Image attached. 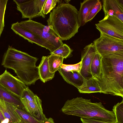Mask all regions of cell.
Listing matches in <instances>:
<instances>
[{
  "label": "cell",
  "mask_w": 123,
  "mask_h": 123,
  "mask_svg": "<svg viewBox=\"0 0 123 123\" xmlns=\"http://www.w3.org/2000/svg\"><path fill=\"white\" fill-rule=\"evenodd\" d=\"M97 52L93 43L86 46L82 51V67L80 73L85 80L93 77L90 67L92 60Z\"/></svg>",
  "instance_id": "cell-11"
},
{
  "label": "cell",
  "mask_w": 123,
  "mask_h": 123,
  "mask_svg": "<svg viewBox=\"0 0 123 123\" xmlns=\"http://www.w3.org/2000/svg\"><path fill=\"white\" fill-rule=\"evenodd\" d=\"M64 114L84 118H90L109 123H116L112 111L106 109L100 102L93 103L90 99L77 97L68 100L61 109Z\"/></svg>",
  "instance_id": "cell-4"
},
{
  "label": "cell",
  "mask_w": 123,
  "mask_h": 123,
  "mask_svg": "<svg viewBox=\"0 0 123 123\" xmlns=\"http://www.w3.org/2000/svg\"><path fill=\"white\" fill-rule=\"evenodd\" d=\"M43 123H55L53 119L51 118H47L43 121Z\"/></svg>",
  "instance_id": "cell-30"
},
{
  "label": "cell",
  "mask_w": 123,
  "mask_h": 123,
  "mask_svg": "<svg viewBox=\"0 0 123 123\" xmlns=\"http://www.w3.org/2000/svg\"><path fill=\"white\" fill-rule=\"evenodd\" d=\"M16 107L13 104L0 98V111L5 119H8V123H19L20 122L21 117L15 111Z\"/></svg>",
  "instance_id": "cell-14"
},
{
  "label": "cell",
  "mask_w": 123,
  "mask_h": 123,
  "mask_svg": "<svg viewBox=\"0 0 123 123\" xmlns=\"http://www.w3.org/2000/svg\"><path fill=\"white\" fill-rule=\"evenodd\" d=\"M19 24L22 27L46 41L56 49L63 44L62 41L48 25L29 19L19 22Z\"/></svg>",
  "instance_id": "cell-5"
},
{
  "label": "cell",
  "mask_w": 123,
  "mask_h": 123,
  "mask_svg": "<svg viewBox=\"0 0 123 123\" xmlns=\"http://www.w3.org/2000/svg\"><path fill=\"white\" fill-rule=\"evenodd\" d=\"M38 58L9 46L3 56L1 65L13 70L26 85H34L40 79L36 63Z\"/></svg>",
  "instance_id": "cell-3"
},
{
  "label": "cell",
  "mask_w": 123,
  "mask_h": 123,
  "mask_svg": "<svg viewBox=\"0 0 123 123\" xmlns=\"http://www.w3.org/2000/svg\"><path fill=\"white\" fill-rule=\"evenodd\" d=\"M105 17L114 16L123 23V0H103Z\"/></svg>",
  "instance_id": "cell-13"
},
{
  "label": "cell",
  "mask_w": 123,
  "mask_h": 123,
  "mask_svg": "<svg viewBox=\"0 0 123 123\" xmlns=\"http://www.w3.org/2000/svg\"><path fill=\"white\" fill-rule=\"evenodd\" d=\"M81 93H101V89L97 80L93 77L84 80L82 84L77 89Z\"/></svg>",
  "instance_id": "cell-17"
},
{
  "label": "cell",
  "mask_w": 123,
  "mask_h": 123,
  "mask_svg": "<svg viewBox=\"0 0 123 123\" xmlns=\"http://www.w3.org/2000/svg\"><path fill=\"white\" fill-rule=\"evenodd\" d=\"M0 84L20 98L23 91L28 87L19 79L13 76L6 69L0 75Z\"/></svg>",
  "instance_id": "cell-9"
},
{
  "label": "cell",
  "mask_w": 123,
  "mask_h": 123,
  "mask_svg": "<svg viewBox=\"0 0 123 123\" xmlns=\"http://www.w3.org/2000/svg\"><path fill=\"white\" fill-rule=\"evenodd\" d=\"M58 71L65 81L77 89L82 84L85 80L79 72L74 71H67L61 68Z\"/></svg>",
  "instance_id": "cell-15"
},
{
  "label": "cell",
  "mask_w": 123,
  "mask_h": 123,
  "mask_svg": "<svg viewBox=\"0 0 123 123\" xmlns=\"http://www.w3.org/2000/svg\"><path fill=\"white\" fill-rule=\"evenodd\" d=\"M2 122L0 120V123H2Z\"/></svg>",
  "instance_id": "cell-32"
},
{
  "label": "cell",
  "mask_w": 123,
  "mask_h": 123,
  "mask_svg": "<svg viewBox=\"0 0 123 123\" xmlns=\"http://www.w3.org/2000/svg\"><path fill=\"white\" fill-rule=\"evenodd\" d=\"M102 8V4L99 0L90 12L86 19V23L91 21L101 10Z\"/></svg>",
  "instance_id": "cell-27"
},
{
  "label": "cell",
  "mask_w": 123,
  "mask_h": 123,
  "mask_svg": "<svg viewBox=\"0 0 123 123\" xmlns=\"http://www.w3.org/2000/svg\"><path fill=\"white\" fill-rule=\"evenodd\" d=\"M78 12L68 3H60L50 12L48 25L62 41L68 40L78 33L80 27Z\"/></svg>",
  "instance_id": "cell-2"
},
{
  "label": "cell",
  "mask_w": 123,
  "mask_h": 123,
  "mask_svg": "<svg viewBox=\"0 0 123 123\" xmlns=\"http://www.w3.org/2000/svg\"><path fill=\"white\" fill-rule=\"evenodd\" d=\"M82 67V62L74 64H62L61 68L67 71H76L80 72Z\"/></svg>",
  "instance_id": "cell-28"
},
{
  "label": "cell",
  "mask_w": 123,
  "mask_h": 123,
  "mask_svg": "<svg viewBox=\"0 0 123 123\" xmlns=\"http://www.w3.org/2000/svg\"><path fill=\"white\" fill-rule=\"evenodd\" d=\"M98 80L101 93L123 97V52L101 55Z\"/></svg>",
  "instance_id": "cell-1"
},
{
  "label": "cell",
  "mask_w": 123,
  "mask_h": 123,
  "mask_svg": "<svg viewBox=\"0 0 123 123\" xmlns=\"http://www.w3.org/2000/svg\"><path fill=\"white\" fill-rule=\"evenodd\" d=\"M101 67V56L98 53L95 55L91 62L90 68L93 77L95 78L99 74Z\"/></svg>",
  "instance_id": "cell-21"
},
{
  "label": "cell",
  "mask_w": 123,
  "mask_h": 123,
  "mask_svg": "<svg viewBox=\"0 0 123 123\" xmlns=\"http://www.w3.org/2000/svg\"><path fill=\"white\" fill-rule=\"evenodd\" d=\"M95 25L100 32L123 40V23L116 17H105Z\"/></svg>",
  "instance_id": "cell-8"
},
{
  "label": "cell",
  "mask_w": 123,
  "mask_h": 123,
  "mask_svg": "<svg viewBox=\"0 0 123 123\" xmlns=\"http://www.w3.org/2000/svg\"><path fill=\"white\" fill-rule=\"evenodd\" d=\"M48 56H43L40 63L37 67L40 79L43 83L52 79L55 73L50 72L48 62Z\"/></svg>",
  "instance_id": "cell-19"
},
{
  "label": "cell",
  "mask_w": 123,
  "mask_h": 123,
  "mask_svg": "<svg viewBox=\"0 0 123 123\" xmlns=\"http://www.w3.org/2000/svg\"></svg>",
  "instance_id": "cell-33"
},
{
  "label": "cell",
  "mask_w": 123,
  "mask_h": 123,
  "mask_svg": "<svg viewBox=\"0 0 123 123\" xmlns=\"http://www.w3.org/2000/svg\"><path fill=\"white\" fill-rule=\"evenodd\" d=\"M115 116L116 123H123V100L113 107L112 111Z\"/></svg>",
  "instance_id": "cell-24"
},
{
  "label": "cell",
  "mask_w": 123,
  "mask_h": 123,
  "mask_svg": "<svg viewBox=\"0 0 123 123\" xmlns=\"http://www.w3.org/2000/svg\"><path fill=\"white\" fill-rule=\"evenodd\" d=\"M59 0H46L44 5L43 12L45 15L50 12L51 11L54 9Z\"/></svg>",
  "instance_id": "cell-26"
},
{
  "label": "cell",
  "mask_w": 123,
  "mask_h": 123,
  "mask_svg": "<svg viewBox=\"0 0 123 123\" xmlns=\"http://www.w3.org/2000/svg\"><path fill=\"white\" fill-rule=\"evenodd\" d=\"M99 0H84L80 3L78 14V23L80 26H82L86 23V19L91 10Z\"/></svg>",
  "instance_id": "cell-16"
},
{
  "label": "cell",
  "mask_w": 123,
  "mask_h": 123,
  "mask_svg": "<svg viewBox=\"0 0 123 123\" xmlns=\"http://www.w3.org/2000/svg\"><path fill=\"white\" fill-rule=\"evenodd\" d=\"M5 119L3 115V114L0 111V120L2 121H4Z\"/></svg>",
  "instance_id": "cell-31"
},
{
  "label": "cell",
  "mask_w": 123,
  "mask_h": 123,
  "mask_svg": "<svg viewBox=\"0 0 123 123\" xmlns=\"http://www.w3.org/2000/svg\"><path fill=\"white\" fill-rule=\"evenodd\" d=\"M7 0H0V37L4 29V16Z\"/></svg>",
  "instance_id": "cell-25"
},
{
  "label": "cell",
  "mask_w": 123,
  "mask_h": 123,
  "mask_svg": "<svg viewBox=\"0 0 123 123\" xmlns=\"http://www.w3.org/2000/svg\"><path fill=\"white\" fill-rule=\"evenodd\" d=\"M46 0H13L17 9L21 13L22 18L29 19L42 17L45 18L43 12V7Z\"/></svg>",
  "instance_id": "cell-7"
},
{
  "label": "cell",
  "mask_w": 123,
  "mask_h": 123,
  "mask_svg": "<svg viewBox=\"0 0 123 123\" xmlns=\"http://www.w3.org/2000/svg\"><path fill=\"white\" fill-rule=\"evenodd\" d=\"M82 123H112L106 122L90 118H80Z\"/></svg>",
  "instance_id": "cell-29"
},
{
  "label": "cell",
  "mask_w": 123,
  "mask_h": 123,
  "mask_svg": "<svg viewBox=\"0 0 123 123\" xmlns=\"http://www.w3.org/2000/svg\"><path fill=\"white\" fill-rule=\"evenodd\" d=\"M64 58L61 57L51 54L48 56V62L49 71L54 73L61 68Z\"/></svg>",
  "instance_id": "cell-20"
},
{
  "label": "cell",
  "mask_w": 123,
  "mask_h": 123,
  "mask_svg": "<svg viewBox=\"0 0 123 123\" xmlns=\"http://www.w3.org/2000/svg\"><path fill=\"white\" fill-rule=\"evenodd\" d=\"M100 33V37L94 40L93 43L97 53L101 56L123 52V40Z\"/></svg>",
  "instance_id": "cell-6"
},
{
  "label": "cell",
  "mask_w": 123,
  "mask_h": 123,
  "mask_svg": "<svg viewBox=\"0 0 123 123\" xmlns=\"http://www.w3.org/2000/svg\"><path fill=\"white\" fill-rule=\"evenodd\" d=\"M11 29L16 34L27 40L31 43H35L41 47L48 49L52 52L56 49L47 42L39 37L32 33L21 26L18 22L13 23Z\"/></svg>",
  "instance_id": "cell-10"
},
{
  "label": "cell",
  "mask_w": 123,
  "mask_h": 123,
  "mask_svg": "<svg viewBox=\"0 0 123 123\" xmlns=\"http://www.w3.org/2000/svg\"><path fill=\"white\" fill-rule=\"evenodd\" d=\"M15 111L21 118L19 123H43V122L37 120L25 110L16 107Z\"/></svg>",
  "instance_id": "cell-22"
},
{
  "label": "cell",
  "mask_w": 123,
  "mask_h": 123,
  "mask_svg": "<svg viewBox=\"0 0 123 123\" xmlns=\"http://www.w3.org/2000/svg\"><path fill=\"white\" fill-rule=\"evenodd\" d=\"M73 50L66 44H63L61 46L52 52L51 54L61 57L66 59L70 56Z\"/></svg>",
  "instance_id": "cell-23"
},
{
  "label": "cell",
  "mask_w": 123,
  "mask_h": 123,
  "mask_svg": "<svg viewBox=\"0 0 123 123\" xmlns=\"http://www.w3.org/2000/svg\"><path fill=\"white\" fill-rule=\"evenodd\" d=\"M0 98L25 111L20 98L14 94L0 84Z\"/></svg>",
  "instance_id": "cell-18"
},
{
  "label": "cell",
  "mask_w": 123,
  "mask_h": 123,
  "mask_svg": "<svg viewBox=\"0 0 123 123\" xmlns=\"http://www.w3.org/2000/svg\"><path fill=\"white\" fill-rule=\"evenodd\" d=\"M20 99L25 111L27 113L42 122L47 118L43 112L42 100L39 97L31 101H28L22 98Z\"/></svg>",
  "instance_id": "cell-12"
}]
</instances>
